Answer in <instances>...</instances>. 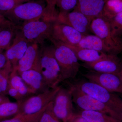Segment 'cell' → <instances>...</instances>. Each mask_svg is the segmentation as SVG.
<instances>
[{
	"label": "cell",
	"mask_w": 122,
	"mask_h": 122,
	"mask_svg": "<svg viewBox=\"0 0 122 122\" xmlns=\"http://www.w3.org/2000/svg\"><path fill=\"white\" fill-rule=\"evenodd\" d=\"M45 0H33L21 4L3 16L16 25L41 20H54L47 11Z\"/></svg>",
	"instance_id": "cell-1"
},
{
	"label": "cell",
	"mask_w": 122,
	"mask_h": 122,
	"mask_svg": "<svg viewBox=\"0 0 122 122\" xmlns=\"http://www.w3.org/2000/svg\"><path fill=\"white\" fill-rule=\"evenodd\" d=\"M49 39L54 46L55 56L60 68L62 82L74 79L81 66L74 52L60 42L51 37Z\"/></svg>",
	"instance_id": "cell-2"
},
{
	"label": "cell",
	"mask_w": 122,
	"mask_h": 122,
	"mask_svg": "<svg viewBox=\"0 0 122 122\" xmlns=\"http://www.w3.org/2000/svg\"><path fill=\"white\" fill-rule=\"evenodd\" d=\"M39 55L40 72L49 89L58 86L62 82L59 65L54 54V47L52 45L41 46Z\"/></svg>",
	"instance_id": "cell-3"
},
{
	"label": "cell",
	"mask_w": 122,
	"mask_h": 122,
	"mask_svg": "<svg viewBox=\"0 0 122 122\" xmlns=\"http://www.w3.org/2000/svg\"><path fill=\"white\" fill-rule=\"evenodd\" d=\"M78 88L92 97L100 101L122 115V99L96 83L90 81H77L69 83Z\"/></svg>",
	"instance_id": "cell-4"
},
{
	"label": "cell",
	"mask_w": 122,
	"mask_h": 122,
	"mask_svg": "<svg viewBox=\"0 0 122 122\" xmlns=\"http://www.w3.org/2000/svg\"><path fill=\"white\" fill-rule=\"evenodd\" d=\"M56 20H41L24 22L17 25L30 44L42 45L51 36L54 24Z\"/></svg>",
	"instance_id": "cell-5"
},
{
	"label": "cell",
	"mask_w": 122,
	"mask_h": 122,
	"mask_svg": "<svg viewBox=\"0 0 122 122\" xmlns=\"http://www.w3.org/2000/svg\"><path fill=\"white\" fill-rule=\"evenodd\" d=\"M73 102L82 110L94 111L107 114L122 121V115L100 101L87 95L72 85H69Z\"/></svg>",
	"instance_id": "cell-6"
},
{
	"label": "cell",
	"mask_w": 122,
	"mask_h": 122,
	"mask_svg": "<svg viewBox=\"0 0 122 122\" xmlns=\"http://www.w3.org/2000/svg\"><path fill=\"white\" fill-rule=\"evenodd\" d=\"M90 30L102 39L114 54L122 52V39L114 37L112 32L109 20L101 15L95 18L91 23Z\"/></svg>",
	"instance_id": "cell-7"
},
{
	"label": "cell",
	"mask_w": 122,
	"mask_h": 122,
	"mask_svg": "<svg viewBox=\"0 0 122 122\" xmlns=\"http://www.w3.org/2000/svg\"><path fill=\"white\" fill-rule=\"evenodd\" d=\"M61 86L49 89L46 91L30 96L20 102L19 114H33L38 113L52 102Z\"/></svg>",
	"instance_id": "cell-8"
},
{
	"label": "cell",
	"mask_w": 122,
	"mask_h": 122,
	"mask_svg": "<svg viewBox=\"0 0 122 122\" xmlns=\"http://www.w3.org/2000/svg\"><path fill=\"white\" fill-rule=\"evenodd\" d=\"M72 94L69 89L62 87L55 96L53 110L55 115L62 122H69L75 114L74 112Z\"/></svg>",
	"instance_id": "cell-9"
},
{
	"label": "cell",
	"mask_w": 122,
	"mask_h": 122,
	"mask_svg": "<svg viewBox=\"0 0 122 122\" xmlns=\"http://www.w3.org/2000/svg\"><path fill=\"white\" fill-rule=\"evenodd\" d=\"M84 68L95 72L119 74L122 61L117 55L102 53L101 57L93 62L81 64Z\"/></svg>",
	"instance_id": "cell-10"
},
{
	"label": "cell",
	"mask_w": 122,
	"mask_h": 122,
	"mask_svg": "<svg viewBox=\"0 0 122 122\" xmlns=\"http://www.w3.org/2000/svg\"><path fill=\"white\" fill-rule=\"evenodd\" d=\"M82 75L90 81L100 85L110 92L122 94V81L119 74L91 71Z\"/></svg>",
	"instance_id": "cell-11"
},
{
	"label": "cell",
	"mask_w": 122,
	"mask_h": 122,
	"mask_svg": "<svg viewBox=\"0 0 122 122\" xmlns=\"http://www.w3.org/2000/svg\"><path fill=\"white\" fill-rule=\"evenodd\" d=\"M84 35L71 26L56 20L50 37L66 45L76 46Z\"/></svg>",
	"instance_id": "cell-12"
},
{
	"label": "cell",
	"mask_w": 122,
	"mask_h": 122,
	"mask_svg": "<svg viewBox=\"0 0 122 122\" xmlns=\"http://www.w3.org/2000/svg\"><path fill=\"white\" fill-rule=\"evenodd\" d=\"M57 20L71 26L83 35H87L90 30L91 21L83 14L74 10L66 13H59Z\"/></svg>",
	"instance_id": "cell-13"
},
{
	"label": "cell",
	"mask_w": 122,
	"mask_h": 122,
	"mask_svg": "<svg viewBox=\"0 0 122 122\" xmlns=\"http://www.w3.org/2000/svg\"><path fill=\"white\" fill-rule=\"evenodd\" d=\"M30 44L17 27L12 42L5 53L7 60L11 63L13 68L16 66Z\"/></svg>",
	"instance_id": "cell-14"
},
{
	"label": "cell",
	"mask_w": 122,
	"mask_h": 122,
	"mask_svg": "<svg viewBox=\"0 0 122 122\" xmlns=\"http://www.w3.org/2000/svg\"><path fill=\"white\" fill-rule=\"evenodd\" d=\"M40 47L35 43L29 45L26 52L15 68L18 74L26 71L34 70L40 72Z\"/></svg>",
	"instance_id": "cell-15"
},
{
	"label": "cell",
	"mask_w": 122,
	"mask_h": 122,
	"mask_svg": "<svg viewBox=\"0 0 122 122\" xmlns=\"http://www.w3.org/2000/svg\"><path fill=\"white\" fill-rule=\"evenodd\" d=\"M107 0H77L73 10L78 11L86 15L91 21L102 15L103 9Z\"/></svg>",
	"instance_id": "cell-16"
},
{
	"label": "cell",
	"mask_w": 122,
	"mask_h": 122,
	"mask_svg": "<svg viewBox=\"0 0 122 122\" xmlns=\"http://www.w3.org/2000/svg\"><path fill=\"white\" fill-rule=\"evenodd\" d=\"M33 95L42 93L49 89L41 72L31 70L19 74Z\"/></svg>",
	"instance_id": "cell-17"
},
{
	"label": "cell",
	"mask_w": 122,
	"mask_h": 122,
	"mask_svg": "<svg viewBox=\"0 0 122 122\" xmlns=\"http://www.w3.org/2000/svg\"><path fill=\"white\" fill-rule=\"evenodd\" d=\"M76 46L93 50L100 53L114 54L104 41L95 35H84Z\"/></svg>",
	"instance_id": "cell-18"
},
{
	"label": "cell",
	"mask_w": 122,
	"mask_h": 122,
	"mask_svg": "<svg viewBox=\"0 0 122 122\" xmlns=\"http://www.w3.org/2000/svg\"><path fill=\"white\" fill-rule=\"evenodd\" d=\"M9 86L17 91L24 100L30 96L34 95L32 93L15 68H13L10 74Z\"/></svg>",
	"instance_id": "cell-19"
},
{
	"label": "cell",
	"mask_w": 122,
	"mask_h": 122,
	"mask_svg": "<svg viewBox=\"0 0 122 122\" xmlns=\"http://www.w3.org/2000/svg\"><path fill=\"white\" fill-rule=\"evenodd\" d=\"M70 48L78 61L85 62H91L98 60L102 57V53L93 50L80 48L77 46L66 45Z\"/></svg>",
	"instance_id": "cell-20"
},
{
	"label": "cell",
	"mask_w": 122,
	"mask_h": 122,
	"mask_svg": "<svg viewBox=\"0 0 122 122\" xmlns=\"http://www.w3.org/2000/svg\"><path fill=\"white\" fill-rule=\"evenodd\" d=\"M79 115L88 122H122L107 114L94 111L82 110Z\"/></svg>",
	"instance_id": "cell-21"
},
{
	"label": "cell",
	"mask_w": 122,
	"mask_h": 122,
	"mask_svg": "<svg viewBox=\"0 0 122 122\" xmlns=\"http://www.w3.org/2000/svg\"><path fill=\"white\" fill-rule=\"evenodd\" d=\"M20 102H5L0 104V122L9 119L20 113Z\"/></svg>",
	"instance_id": "cell-22"
},
{
	"label": "cell",
	"mask_w": 122,
	"mask_h": 122,
	"mask_svg": "<svg viewBox=\"0 0 122 122\" xmlns=\"http://www.w3.org/2000/svg\"><path fill=\"white\" fill-rule=\"evenodd\" d=\"M17 26L4 28L0 31V52L7 50L11 45Z\"/></svg>",
	"instance_id": "cell-23"
},
{
	"label": "cell",
	"mask_w": 122,
	"mask_h": 122,
	"mask_svg": "<svg viewBox=\"0 0 122 122\" xmlns=\"http://www.w3.org/2000/svg\"><path fill=\"white\" fill-rule=\"evenodd\" d=\"M122 12V0H107L102 15L109 20Z\"/></svg>",
	"instance_id": "cell-24"
},
{
	"label": "cell",
	"mask_w": 122,
	"mask_h": 122,
	"mask_svg": "<svg viewBox=\"0 0 122 122\" xmlns=\"http://www.w3.org/2000/svg\"><path fill=\"white\" fill-rule=\"evenodd\" d=\"M13 68L8 61L4 68L0 69V95H8L10 77Z\"/></svg>",
	"instance_id": "cell-25"
},
{
	"label": "cell",
	"mask_w": 122,
	"mask_h": 122,
	"mask_svg": "<svg viewBox=\"0 0 122 122\" xmlns=\"http://www.w3.org/2000/svg\"><path fill=\"white\" fill-rule=\"evenodd\" d=\"M48 105L36 113L30 115L18 114L13 117L0 122H38L39 119Z\"/></svg>",
	"instance_id": "cell-26"
},
{
	"label": "cell",
	"mask_w": 122,
	"mask_h": 122,
	"mask_svg": "<svg viewBox=\"0 0 122 122\" xmlns=\"http://www.w3.org/2000/svg\"><path fill=\"white\" fill-rule=\"evenodd\" d=\"M112 32L115 37L122 38V12L109 20Z\"/></svg>",
	"instance_id": "cell-27"
},
{
	"label": "cell",
	"mask_w": 122,
	"mask_h": 122,
	"mask_svg": "<svg viewBox=\"0 0 122 122\" xmlns=\"http://www.w3.org/2000/svg\"><path fill=\"white\" fill-rule=\"evenodd\" d=\"M77 0H55V5L59 10L60 13L70 12L74 9Z\"/></svg>",
	"instance_id": "cell-28"
},
{
	"label": "cell",
	"mask_w": 122,
	"mask_h": 122,
	"mask_svg": "<svg viewBox=\"0 0 122 122\" xmlns=\"http://www.w3.org/2000/svg\"><path fill=\"white\" fill-rule=\"evenodd\" d=\"M29 1L28 0H0V13L2 15L13 9L21 4Z\"/></svg>",
	"instance_id": "cell-29"
},
{
	"label": "cell",
	"mask_w": 122,
	"mask_h": 122,
	"mask_svg": "<svg viewBox=\"0 0 122 122\" xmlns=\"http://www.w3.org/2000/svg\"><path fill=\"white\" fill-rule=\"evenodd\" d=\"M52 102L48 105L38 122H61V120L55 115L53 111Z\"/></svg>",
	"instance_id": "cell-30"
},
{
	"label": "cell",
	"mask_w": 122,
	"mask_h": 122,
	"mask_svg": "<svg viewBox=\"0 0 122 122\" xmlns=\"http://www.w3.org/2000/svg\"><path fill=\"white\" fill-rule=\"evenodd\" d=\"M16 26L0 13V28H6Z\"/></svg>",
	"instance_id": "cell-31"
},
{
	"label": "cell",
	"mask_w": 122,
	"mask_h": 122,
	"mask_svg": "<svg viewBox=\"0 0 122 122\" xmlns=\"http://www.w3.org/2000/svg\"><path fill=\"white\" fill-rule=\"evenodd\" d=\"M8 62L5 53L0 52V69L4 68Z\"/></svg>",
	"instance_id": "cell-32"
},
{
	"label": "cell",
	"mask_w": 122,
	"mask_h": 122,
	"mask_svg": "<svg viewBox=\"0 0 122 122\" xmlns=\"http://www.w3.org/2000/svg\"><path fill=\"white\" fill-rule=\"evenodd\" d=\"M69 122H88L84 118L79 115L76 114L73 116L72 118L70 120Z\"/></svg>",
	"instance_id": "cell-33"
},
{
	"label": "cell",
	"mask_w": 122,
	"mask_h": 122,
	"mask_svg": "<svg viewBox=\"0 0 122 122\" xmlns=\"http://www.w3.org/2000/svg\"><path fill=\"white\" fill-rule=\"evenodd\" d=\"M48 8H51L56 6L55 0H45Z\"/></svg>",
	"instance_id": "cell-34"
},
{
	"label": "cell",
	"mask_w": 122,
	"mask_h": 122,
	"mask_svg": "<svg viewBox=\"0 0 122 122\" xmlns=\"http://www.w3.org/2000/svg\"><path fill=\"white\" fill-rule=\"evenodd\" d=\"M9 99L6 96H4V95H0V104L5 102L10 101Z\"/></svg>",
	"instance_id": "cell-35"
},
{
	"label": "cell",
	"mask_w": 122,
	"mask_h": 122,
	"mask_svg": "<svg viewBox=\"0 0 122 122\" xmlns=\"http://www.w3.org/2000/svg\"><path fill=\"white\" fill-rule=\"evenodd\" d=\"M119 76H120V78H121V79H122V66L121 70H120V73H119Z\"/></svg>",
	"instance_id": "cell-36"
},
{
	"label": "cell",
	"mask_w": 122,
	"mask_h": 122,
	"mask_svg": "<svg viewBox=\"0 0 122 122\" xmlns=\"http://www.w3.org/2000/svg\"><path fill=\"white\" fill-rule=\"evenodd\" d=\"M4 28H0V31L1 30H2V29H3Z\"/></svg>",
	"instance_id": "cell-37"
},
{
	"label": "cell",
	"mask_w": 122,
	"mask_h": 122,
	"mask_svg": "<svg viewBox=\"0 0 122 122\" xmlns=\"http://www.w3.org/2000/svg\"><path fill=\"white\" fill-rule=\"evenodd\" d=\"M28 1H31V0H28Z\"/></svg>",
	"instance_id": "cell-38"
}]
</instances>
